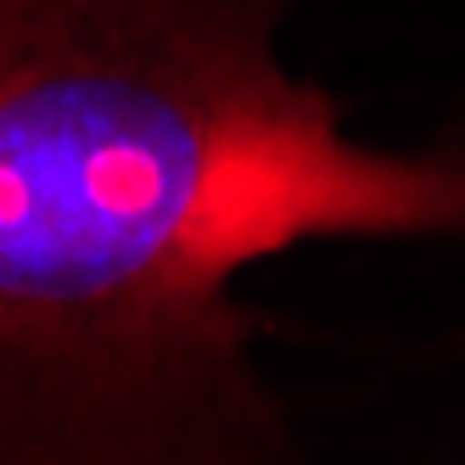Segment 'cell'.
Wrapping results in <instances>:
<instances>
[{"mask_svg":"<svg viewBox=\"0 0 465 465\" xmlns=\"http://www.w3.org/2000/svg\"><path fill=\"white\" fill-rule=\"evenodd\" d=\"M454 224L465 157L348 146L219 0H0V404L230 410L236 263Z\"/></svg>","mask_w":465,"mask_h":465,"instance_id":"obj_1","label":"cell"}]
</instances>
